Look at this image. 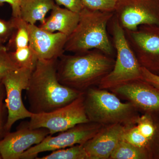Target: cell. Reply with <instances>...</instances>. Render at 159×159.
I'll return each instance as SVG.
<instances>
[{"label": "cell", "instance_id": "obj_1", "mask_svg": "<svg viewBox=\"0 0 159 159\" xmlns=\"http://www.w3.org/2000/svg\"><path fill=\"white\" fill-rule=\"evenodd\" d=\"M58 59L38 61L26 90L29 111L32 113L56 110L70 103L83 93L59 82L57 77Z\"/></svg>", "mask_w": 159, "mask_h": 159}, {"label": "cell", "instance_id": "obj_8", "mask_svg": "<svg viewBox=\"0 0 159 159\" xmlns=\"http://www.w3.org/2000/svg\"><path fill=\"white\" fill-rule=\"evenodd\" d=\"M33 70L25 68H18L7 74L2 81L6 93L5 102L8 114L6 129L8 132L16 121L30 118L33 115L24 105L22 95L23 91L28 88Z\"/></svg>", "mask_w": 159, "mask_h": 159}, {"label": "cell", "instance_id": "obj_12", "mask_svg": "<svg viewBox=\"0 0 159 159\" xmlns=\"http://www.w3.org/2000/svg\"><path fill=\"white\" fill-rule=\"evenodd\" d=\"M145 113L159 112V90L143 80H136L110 90Z\"/></svg>", "mask_w": 159, "mask_h": 159}, {"label": "cell", "instance_id": "obj_3", "mask_svg": "<svg viewBox=\"0 0 159 159\" xmlns=\"http://www.w3.org/2000/svg\"><path fill=\"white\" fill-rule=\"evenodd\" d=\"M74 31L68 36L65 51L79 53L97 49L113 57V50L107 34V25L115 13L84 8Z\"/></svg>", "mask_w": 159, "mask_h": 159}, {"label": "cell", "instance_id": "obj_22", "mask_svg": "<svg viewBox=\"0 0 159 159\" xmlns=\"http://www.w3.org/2000/svg\"><path fill=\"white\" fill-rule=\"evenodd\" d=\"M136 125L139 132L150 141L154 135L156 128L150 114L145 113L139 116L137 119Z\"/></svg>", "mask_w": 159, "mask_h": 159}, {"label": "cell", "instance_id": "obj_21", "mask_svg": "<svg viewBox=\"0 0 159 159\" xmlns=\"http://www.w3.org/2000/svg\"><path fill=\"white\" fill-rule=\"evenodd\" d=\"M122 140L141 148H148L150 142L139 132L136 124L126 129Z\"/></svg>", "mask_w": 159, "mask_h": 159}, {"label": "cell", "instance_id": "obj_32", "mask_svg": "<svg viewBox=\"0 0 159 159\" xmlns=\"http://www.w3.org/2000/svg\"><path fill=\"white\" fill-rule=\"evenodd\" d=\"M156 74H157V75H159V71H158V72H157V73Z\"/></svg>", "mask_w": 159, "mask_h": 159}, {"label": "cell", "instance_id": "obj_14", "mask_svg": "<svg viewBox=\"0 0 159 159\" xmlns=\"http://www.w3.org/2000/svg\"><path fill=\"white\" fill-rule=\"evenodd\" d=\"M128 127L120 124L102 126L94 137L82 145L88 159H109Z\"/></svg>", "mask_w": 159, "mask_h": 159}, {"label": "cell", "instance_id": "obj_7", "mask_svg": "<svg viewBox=\"0 0 159 159\" xmlns=\"http://www.w3.org/2000/svg\"><path fill=\"white\" fill-rule=\"evenodd\" d=\"M102 125L89 122L80 123L56 136L49 135L37 145L26 150L20 159H33L37 157L41 152L67 148L74 145H83L94 137L102 128Z\"/></svg>", "mask_w": 159, "mask_h": 159}, {"label": "cell", "instance_id": "obj_9", "mask_svg": "<svg viewBox=\"0 0 159 159\" xmlns=\"http://www.w3.org/2000/svg\"><path fill=\"white\" fill-rule=\"evenodd\" d=\"M124 31L140 65L156 74L159 71V26L143 25L134 31Z\"/></svg>", "mask_w": 159, "mask_h": 159}, {"label": "cell", "instance_id": "obj_6", "mask_svg": "<svg viewBox=\"0 0 159 159\" xmlns=\"http://www.w3.org/2000/svg\"><path fill=\"white\" fill-rule=\"evenodd\" d=\"M84 92L67 105L50 112L33 114L29 122L31 129L44 128L50 135L61 132L80 123L90 122L84 104Z\"/></svg>", "mask_w": 159, "mask_h": 159}, {"label": "cell", "instance_id": "obj_4", "mask_svg": "<svg viewBox=\"0 0 159 159\" xmlns=\"http://www.w3.org/2000/svg\"><path fill=\"white\" fill-rule=\"evenodd\" d=\"M84 104L90 122L102 126L122 124L126 126L135 125L140 115L130 102H123L108 90L93 87L84 92Z\"/></svg>", "mask_w": 159, "mask_h": 159}, {"label": "cell", "instance_id": "obj_13", "mask_svg": "<svg viewBox=\"0 0 159 159\" xmlns=\"http://www.w3.org/2000/svg\"><path fill=\"white\" fill-rule=\"evenodd\" d=\"M29 44L39 59H58L64 54L67 36L59 32L46 31L35 25L29 24Z\"/></svg>", "mask_w": 159, "mask_h": 159}, {"label": "cell", "instance_id": "obj_15", "mask_svg": "<svg viewBox=\"0 0 159 159\" xmlns=\"http://www.w3.org/2000/svg\"><path fill=\"white\" fill-rule=\"evenodd\" d=\"M79 20V13L61 8L56 4L51 10L50 16L39 27L52 33L61 32L68 37L76 28Z\"/></svg>", "mask_w": 159, "mask_h": 159}, {"label": "cell", "instance_id": "obj_19", "mask_svg": "<svg viewBox=\"0 0 159 159\" xmlns=\"http://www.w3.org/2000/svg\"><path fill=\"white\" fill-rule=\"evenodd\" d=\"M9 53L18 68H25L34 70L39 60L36 53L29 46L9 51Z\"/></svg>", "mask_w": 159, "mask_h": 159}, {"label": "cell", "instance_id": "obj_18", "mask_svg": "<svg viewBox=\"0 0 159 159\" xmlns=\"http://www.w3.org/2000/svg\"><path fill=\"white\" fill-rule=\"evenodd\" d=\"M147 148H141L121 140L109 159H144L148 157Z\"/></svg>", "mask_w": 159, "mask_h": 159}, {"label": "cell", "instance_id": "obj_27", "mask_svg": "<svg viewBox=\"0 0 159 159\" xmlns=\"http://www.w3.org/2000/svg\"><path fill=\"white\" fill-rule=\"evenodd\" d=\"M58 6H63L71 11L79 13L84 8L81 0H55Z\"/></svg>", "mask_w": 159, "mask_h": 159}, {"label": "cell", "instance_id": "obj_10", "mask_svg": "<svg viewBox=\"0 0 159 159\" xmlns=\"http://www.w3.org/2000/svg\"><path fill=\"white\" fill-rule=\"evenodd\" d=\"M115 16L124 30L141 25L159 26V0H118Z\"/></svg>", "mask_w": 159, "mask_h": 159}, {"label": "cell", "instance_id": "obj_26", "mask_svg": "<svg viewBox=\"0 0 159 159\" xmlns=\"http://www.w3.org/2000/svg\"><path fill=\"white\" fill-rule=\"evenodd\" d=\"M14 29V23L12 19L6 21L0 18V38L6 41L11 36Z\"/></svg>", "mask_w": 159, "mask_h": 159}, {"label": "cell", "instance_id": "obj_25", "mask_svg": "<svg viewBox=\"0 0 159 159\" xmlns=\"http://www.w3.org/2000/svg\"><path fill=\"white\" fill-rule=\"evenodd\" d=\"M6 97L4 86L2 84H0V140L8 133L6 129L8 114L5 102Z\"/></svg>", "mask_w": 159, "mask_h": 159}, {"label": "cell", "instance_id": "obj_20", "mask_svg": "<svg viewBox=\"0 0 159 159\" xmlns=\"http://www.w3.org/2000/svg\"><path fill=\"white\" fill-rule=\"evenodd\" d=\"M37 159H88L82 145H76L67 148L53 151L50 154Z\"/></svg>", "mask_w": 159, "mask_h": 159}, {"label": "cell", "instance_id": "obj_23", "mask_svg": "<svg viewBox=\"0 0 159 159\" xmlns=\"http://www.w3.org/2000/svg\"><path fill=\"white\" fill-rule=\"evenodd\" d=\"M18 68L11 59L6 47L0 45V84L11 71Z\"/></svg>", "mask_w": 159, "mask_h": 159}, {"label": "cell", "instance_id": "obj_2", "mask_svg": "<svg viewBox=\"0 0 159 159\" xmlns=\"http://www.w3.org/2000/svg\"><path fill=\"white\" fill-rule=\"evenodd\" d=\"M115 63L113 57L97 49L73 55L64 54L57 61V78L63 85L83 93L97 87Z\"/></svg>", "mask_w": 159, "mask_h": 159}, {"label": "cell", "instance_id": "obj_29", "mask_svg": "<svg viewBox=\"0 0 159 159\" xmlns=\"http://www.w3.org/2000/svg\"><path fill=\"white\" fill-rule=\"evenodd\" d=\"M21 1L22 0H0V7L2 6L4 3H8L11 7L12 17H20V8Z\"/></svg>", "mask_w": 159, "mask_h": 159}, {"label": "cell", "instance_id": "obj_33", "mask_svg": "<svg viewBox=\"0 0 159 159\" xmlns=\"http://www.w3.org/2000/svg\"><path fill=\"white\" fill-rule=\"evenodd\" d=\"M158 146H159V143H158Z\"/></svg>", "mask_w": 159, "mask_h": 159}, {"label": "cell", "instance_id": "obj_30", "mask_svg": "<svg viewBox=\"0 0 159 159\" xmlns=\"http://www.w3.org/2000/svg\"><path fill=\"white\" fill-rule=\"evenodd\" d=\"M6 42L5 40L0 38V45L2 44L3 43H4Z\"/></svg>", "mask_w": 159, "mask_h": 159}, {"label": "cell", "instance_id": "obj_16", "mask_svg": "<svg viewBox=\"0 0 159 159\" xmlns=\"http://www.w3.org/2000/svg\"><path fill=\"white\" fill-rule=\"evenodd\" d=\"M55 5L54 0H22L20 17L31 25H35L37 21L43 24L47 13Z\"/></svg>", "mask_w": 159, "mask_h": 159}, {"label": "cell", "instance_id": "obj_31", "mask_svg": "<svg viewBox=\"0 0 159 159\" xmlns=\"http://www.w3.org/2000/svg\"><path fill=\"white\" fill-rule=\"evenodd\" d=\"M2 159V156H1V153H0V159Z\"/></svg>", "mask_w": 159, "mask_h": 159}, {"label": "cell", "instance_id": "obj_17", "mask_svg": "<svg viewBox=\"0 0 159 159\" xmlns=\"http://www.w3.org/2000/svg\"><path fill=\"white\" fill-rule=\"evenodd\" d=\"M14 25V29L9 39L8 51H14L16 49L29 46V24L20 17L11 18Z\"/></svg>", "mask_w": 159, "mask_h": 159}, {"label": "cell", "instance_id": "obj_5", "mask_svg": "<svg viewBox=\"0 0 159 159\" xmlns=\"http://www.w3.org/2000/svg\"><path fill=\"white\" fill-rule=\"evenodd\" d=\"M111 22L116 59L112 70L102 78L97 86L99 89L107 90L142 80V66L129 43L124 29L115 15Z\"/></svg>", "mask_w": 159, "mask_h": 159}, {"label": "cell", "instance_id": "obj_28", "mask_svg": "<svg viewBox=\"0 0 159 159\" xmlns=\"http://www.w3.org/2000/svg\"><path fill=\"white\" fill-rule=\"evenodd\" d=\"M142 80L159 90V75L142 67Z\"/></svg>", "mask_w": 159, "mask_h": 159}, {"label": "cell", "instance_id": "obj_24", "mask_svg": "<svg viewBox=\"0 0 159 159\" xmlns=\"http://www.w3.org/2000/svg\"><path fill=\"white\" fill-rule=\"evenodd\" d=\"M118 0H81L84 7L93 11L114 12Z\"/></svg>", "mask_w": 159, "mask_h": 159}, {"label": "cell", "instance_id": "obj_11", "mask_svg": "<svg viewBox=\"0 0 159 159\" xmlns=\"http://www.w3.org/2000/svg\"><path fill=\"white\" fill-rule=\"evenodd\" d=\"M49 135L50 131L47 129H31L25 123L16 131L8 132L0 140L2 159H20L26 150L39 144Z\"/></svg>", "mask_w": 159, "mask_h": 159}]
</instances>
